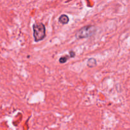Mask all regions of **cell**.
<instances>
[{
	"mask_svg": "<svg viewBox=\"0 0 130 130\" xmlns=\"http://www.w3.org/2000/svg\"><path fill=\"white\" fill-rule=\"evenodd\" d=\"M32 28H33V36L36 42L42 41L45 38L46 29L43 24L40 23L34 24Z\"/></svg>",
	"mask_w": 130,
	"mask_h": 130,
	"instance_id": "1",
	"label": "cell"
},
{
	"mask_svg": "<svg viewBox=\"0 0 130 130\" xmlns=\"http://www.w3.org/2000/svg\"><path fill=\"white\" fill-rule=\"evenodd\" d=\"M96 31H97V29L95 26L88 25V26L83 27L79 31H78L76 36L77 39L90 38L95 34Z\"/></svg>",
	"mask_w": 130,
	"mask_h": 130,
	"instance_id": "2",
	"label": "cell"
},
{
	"mask_svg": "<svg viewBox=\"0 0 130 130\" xmlns=\"http://www.w3.org/2000/svg\"><path fill=\"white\" fill-rule=\"evenodd\" d=\"M69 22V18L68 17V16L66 15H62L59 18V22H60L62 24H68Z\"/></svg>",
	"mask_w": 130,
	"mask_h": 130,
	"instance_id": "3",
	"label": "cell"
},
{
	"mask_svg": "<svg viewBox=\"0 0 130 130\" xmlns=\"http://www.w3.org/2000/svg\"><path fill=\"white\" fill-rule=\"evenodd\" d=\"M97 65V61L95 58H90L87 62V65L89 67H93Z\"/></svg>",
	"mask_w": 130,
	"mask_h": 130,
	"instance_id": "4",
	"label": "cell"
},
{
	"mask_svg": "<svg viewBox=\"0 0 130 130\" xmlns=\"http://www.w3.org/2000/svg\"><path fill=\"white\" fill-rule=\"evenodd\" d=\"M68 58H69V57H67V55H66V56H63V57H62L60 58L59 62H60V63H65V62L67 61Z\"/></svg>",
	"mask_w": 130,
	"mask_h": 130,
	"instance_id": "5",
	"label": "cell"
},
{
	"mask_svg": "<svg viewBox=\"0 0 130 130\" xmlns=\"http://www.w3.org/2000/svg\"><path fill=\"white\" fill-rule=\"evenodd\" d=\"M69 54H70V57L71 58H74V57H75V53L73 51H71L70 52H69Z\"/></svg>",
	"mask_w": 130,
	"mask_h": 130,
	"instance_id": "6",
	"label": "cell"
}]
</instances>
